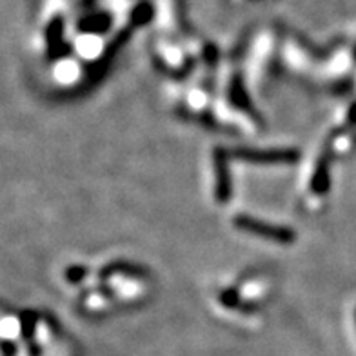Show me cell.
<instances>
[{
	"instance_id": "obj_1",
	"label": "cell",
	"mask_w": 356,
	"mask_h": 356,
	"mask_svg": "<svg viewBox=\"0 0 356 356\" xmlns=\"http://www.w3.org/2000/svg\"><path fill=\"white\" fill-rule=\"evenodd\" d=\"M236 225L242 227V229H248L249 233H257V234H266L271 240H277V242H291V236L293 233L284 227H271V225H264V222H257L249 216H240L236 220Z\"/></svg>"
},
{
	"instance_id": "obj_2",
	"label": "cell",
	"mask_w": 356,
	"mask_h": 356,
	"mask_svg": "<svg viewBox=\"0 0 356 356\" xmlns=\"http://www.w3.org/2000/svg\"><path fill=\"white\" fill-rule=\"evenodd\" d=\"M133 17H135L136 22H147V19L151 17V8L147 4H140L135 10Z\"/></svg>"
}]
</instances>
